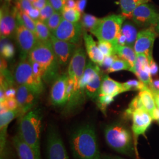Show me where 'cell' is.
<instances>
[{
  "label": "cell",
  "instance_id": "obj_15",
  "mask_svg": "<svg viewBox=\"0 0 159 159\" xmlns=\"http://www.w3.org/2000/svg\"><path fill=\"white\" fill-rule=\"evenodd\" d=\"M131 130L134 138L135 147L137 149V142L140 135H144L146 131L151 125L152 117L145 109H138L132 114Z\"/></svg>",
  "mask_w": 159,
  "mask_h": 159
},
{
  "label": "cell",
  "instance_id": "obj_10",
  "mask_svg": "<svg viewBox=\"0 0 159 159\" xmlns=\"http://www.w3.org/2000/svg\"><path fill=\"white\" fill-rule=\"evenodd\" d=\"M83 32L81 23H71L63 18L59 26L51 34L59 40L75 44L79 42Z\"/></svg>",
  "mask_w": 159,
  "mask_h": 159
},
{
  "label": "cell",
  "instance_id": "obj_47",
  "mask_svg": "<svg viewBox=\"0 0 159 159\" xmlns=\"http://www.w3.org/2000/svg\"><path fill=\"white\" fill-rule=\"evenodd\" d=\"M87 0H77L76 1V9L81 13L83 12L85 10Z\"/></svg>",
  "mask_w": 159,
  "mask_h": 159
},
{
  "label": "cell",
  "instance_id": "obj_49",
  "mask_svg": "<svg viewBox=\"0 0 159 159\" xmlns=\"http://www.w3.org/2000/svg\"><path fill=\"white\" fill-rule=\"evenodd\" d=\"M150 70L152 75H156L159 71V67L154 60L150 62Z\"/></svg>",
  "mask_w": 159,
  "mask_h": 159
},
{
  "label": "cell",
  "instance_id": "obj_25",
  "mask_svg": "<svg viewBox=\"0 0 159 159\" xmlns=\"http://www.w3.org/2000/svg\"><path fill=\"white\" fill-rule=\"evenodd\" d=\"M114 50L115 54L120 58L125 60L130 64L133 71L137 60V54L134 48L129 46L116 45L114 46Z\"/></svg>",
  "mask_w": 159,
  "mask_h": 159
},
{
  "label": "cell",
  "instance_id": "obj_50",
  "mask_svg": "<svg viewBox=\"0 0 159 159\" xmlns=\"http://www.w3.org/2000/svg\"><path fill=\"white\" fill-rule=\"evenodd\" d=\"M48 2V0H36L33 3V5L34 6V8H36L40 10L46 6Z\"/></svg>",
  "mask_w": 159,
  "mask_h": 159
},
{
  "label": "cell",
  "instance_id": "obj_43",
  "mask_svg": "<svg viewBox=\"0 0 159 159\" xmlns=\"http://www.w3.org/2000/svg\"><path fill=\"white\" fill-rule=\"evenodd\" d=\"M1 106L4 107L7 110H15L18 108V102L16 98H7L1 102Z\"/></svg>",
  "mask_w": 159,
  "mask_h": 159
},
{
  "label": "cell",
  "instance_id": "obj_54",
  "mask_svg": "<svg viewBox=\"0 0 159 159\" xmlns=\"http://www.w3.org/2000/svg\"><path fill=\"white\" fill-rule=\"evenodd\" d=\"M151 89H154V90L159 91V80H153V83H152V87Z\"/></svg>",
  "mask_w": 159,
  "mask_h": 159
},
{
  "label": "cell",
  "instance_id": "obj_12",
  "mask_svg": "<svg viewBox=\"0 0 159 159\" xmlns=\"http://www.w3.org/2000/svg\"><path fill=\"white\" fill-rule=\"evenodd\" d=\"M40 95L26 85H19L17 87L16 98L18 102L20 118L33 109Z\"/></svg>",
  "mask_w": 159,
  "mask_h": 159
},
{
  "label": "cell",
  "instance_id": "obj_40",
  "mask_svg": "<svg viewBox=\"0 0 159 159\" xmlns=\"http://www.w3.org/2000/svg\"><path fill=\"white\" fill-rule=\"evenodd\" d=\"M114 97L110 96H98L97 98L96 103L98 108L104 114H106L108 106L114 101Z\"/></svg>",
  "mask_w": 159,
  "mask_h": 159
},
{
  "label": "cell",
  "instance_id": "obj_16",
  "mask_svg": "<svg viewBox=\"0 0 159 159\" xmlns=\"http://www.w3.org/2000/svg\"><path fill=\"white\" fill-rule=\"evenodd\" d=\"M50 40L60 66L62 67L67 66L77 49L75 44L59 40L52 34Z\"/></svg>",
  "mask_w": 159,
  "mask_h": 159
},
{
  "label": "cell",
  "instance_id": "obj_1",
  "mask_svg": "<svg viewBox=\"0 0 159 159\" xmlns=\"http://www.w3.org/2000/svg\"><path fill=\"white\" fill-rule=\"evenodd\" d=\"M71 152L75 159H102L94 125L86 123L75 127L69 138Z\"/></svg>",
  "mask_w": 159,
  "mask_h": 159
},
{
  "label": "cell",
  "instance_id": "obj_52",
  "mask_svg": "<svg viewBox=\"0 0 159 159\" xmlns=\"http://www.w3.org/2000/svg\"><path fill=\"white\" fill-rule=\"evenodd\" d=\"M76 1L75 0H66V7L72 9H76Z\"/></svg>",
  "mask_w": 159,
  "mask_h": 159
},
{
  "label": "cell",
  "instance_id": "obj_28",
  "mask_svg": "<svg viewBox=\"0 0 159 159\" xmlns=\"http://www.w3.org/2000/svg\"><path fill=\"white\" fill-rule=\"evenodd\" d=\"M138 96L141 100L144 108L151 114L154 109L157 107L152 91L149 89L143 90L139 91Z\"/></svg>",
  "mask_w": 159,
  "mask_h": 159
},
{
  "label": "cell",
  "instance_id": "obj_23",
  "mask_svg": "<svg viewBox=\"0 0 159 159\" xmlns=\"http://www.w3.org/2000/svg\"><path fill=\"white\" fill-rule=\"evenodd\" d=\"M102 79V71L100 70L97 73L94 78L85 86L84 93L86 96L96 101L99 95Z\"/></svg>",
  "mask_w": 159,
  "mask_h": 159
},
{
  "label": "cell",
  "instance_id": "obj_19",
  "mask_svg": "<svg viewBox=\"0 0 159 159\" xmlns=\"http://www.w3.org/2000/svg\"><path fill=\"white\" fill-rule=\"evenodd\" d=\"M137 34L136 27L132 23L124 22L115 46H127L133 48Z\"/></svg>",
  "mask_w": 159,
  "mask_h": 159
},
{
  "label": "cell",
  "instance_id": "obj_9",
  "mask_svg": "<svg viewBox=\"0 0 159 159\" xmlns=\"http://www.w3.org/2000/svg\"><path fill=\"white\" fill-rule=\"evenodd\" d=\"M157 35L155 27H150L139 32L133 47L136 54H143L148 58L150 62L153 60L154 43Z\"/></svg>",
  "mask_w": 159,
  "mask_h": 159
},
{
  "label": "cell",
  "instance_id": "obj_7",
  "mask_svg": "<svg viewBox=\"0 0 159 159\" xmlns=\"http://www.w3.org/2000/svg\"><path fill=\"white\" fill-rule=\"evenodd\" d=\"M14 79L17 84L26 85L40 94L43 91L44 84L40 83L35 77L28 58L21 59L15 70Z\"/></svg>",
  "mask_w": 159,
  "mask_h": 159
},
{
  "label": "cell",
  "instance_id": "obj_51",
  "mask_svg": "<svg viewBox=\"0 0 159 159\" xmlns=\"http://www.w3.org/2000/svg\"><path fill=\"white\" fill-rule=\"evenodd\" d=\"M150 90L152 91L153 94L156 106L159 108V91L154 90V89H151Z\"/></svg>",
  "mask_w": 159,
  "mask_h": 159
},
{
  "label": "cell",
  "instance_id": "obj_13",
  "mask_svg": "<svg viewBox=\"0 0 159 159\" xmlns=\"http://www.w3.org/2000/svg\"><path fill=\"white\" fill-rule=\"evenodd\" d=\"M15 35L21 51V59L27 58L30 52L33 50L39 40L31 31L18 23Z\"/></svg>",
  "mask_w": 159,
  "mask_h": 159
},
{
  "label": "cell",
  "instance_id": "obj_24",
  "mask_svg": "<svg viewBox=\"0 0 159 159\" xmlns=\"http://www.w3.org/2000/svg\"><path fill=\"white\" fill-rule=\"evenodd\" d=\"M132 72L139 80L147 85L149 89L152 88L153 80L150 70V64H142L136 60Z\"/></svg>",
  "mask_w": 159,
  "mask_h": 159
},
{
  "label": "cell",
  "instance_id": "obj_45",
  "mask_svg": "<svg viewBox=\"0 0 159 159\" xmlns=\"http://www.w3.org/2000/svg\"><path fill=\"white\" fill-rule=\"evenodd\" d=\"M118 56L116 54H114L113 56H110L104 57V59L103 60V62H102L101 66L104 68H106V70H107V69L111 67V66L113 63L114 60L116 59V58Z\"/></svg>",
  "mask_w": 159,
  "mask_h": 159
},
{
  "label": "cell",
  "instance_id": "obj_11",
  "mask_svg": "<svg viewBox=\"0 0 159 159\" xmlns=\"http://www.w3.org/2000/svg\"><path fill=\"white\" fill-rule=\"evenodd\" d=\"M16 7L10 8L8 5H4L0 11V34L1 39H8L16 34L17 28Z\"/></svg>",
  "mask_w": 159,
  "mask_h": 159
},
{
  "label": "cell",
  "instance_id": "obj_42",
  "mask_svg": "<svg viewBox=\"0 0 159 159\" xmlns=\"http://www.w3.org/2000/svg\"><path fill=\"white\" fill-rule=\"evenodd\" d=\"M16 7L18 10H22L27 14L34 8V6L30 0H17Z\"/></svg>",
  "mask_w": 159,
  "mask_h": 159
},
{
  "label": "cell",
  "instance_id": "obj_17",
  "mask_svg": "<svg viewBox=\"0 0 159 159\" xmlns=\"http://www.w3.org/2000/svg\"><path fill=\"white\" fill-rule=\"evenodd\" d=\"M68 79V75L62 74L54 81L50 91V101L52 105L62 106L67 104L66 90Z\"/></svg>",
  "mask_w": 159,
  "mask_h": 159
},
{
  "label": "cell",
  "instance_id": "obj_30",
  "mask_svg": "<svg viewBox=\"0 0 159 159\" xmlns=\"http://www.w3.org/2000/svg\"><path fill=\"white\" fill-rule=\"evenodd\" d=\"M17 20V23L24 25L26 28H27L36 35V29H35V21H34L31 17H30L27 13H25V12L23 11L22 10H18Z\"/></svg>",
  "mask_w": 159,
  "mask_h": 159
},
{
  "label": "cell",
  "instance_id": "obj_48",
  "mask_svg": "<svg viewBox=\"0 0 159 159\" xmlns=\"http://www.w3.org/2000/svg\"><path fill=\"white\" fill-rule=\"evenodd\" d=\"M40 10L36 8H34L28 14L30 17H31L34 21L39 20L40 18Z\"/></svg>",
  "mask_w": 159,
  "mask_h": 159
},
{
  "label": "cell",
  "instance_id": "obj_36",
  "mask_svg": "<svg viewBox=\"0 0 159 159\" xmlns=\"http://www.w3.org/2000/svg\"><path fill=\"white\" fill-rule=\"evenodd\" d=\"M62 19L63 17L61 13L59 12L55 11L50 18L46 21L45 23L51 33L57 29V27L59 26V25L61 22Z\"/></svg>",
  "mask_w": 159,
  "mask_h": 159
},
{
  "label": "cell",
  "instance_id": "obj_5",
  "mask_svg": "<svg viewBox=\"0 0 159 159\" xmlns=\"http://www.w3.org/2000/svg\"><path fill=\"white\" fill-rule=\"evenodd\" d=\"M86 53L83 48H77L68 64V77L73 80L74 91L71 99L67 102V110L70 111L83 102L84 97L80 89V83L86 66Z\"/></svg>",
  "mask_w": 159,
  "mask_h": 159
},
{
  "label": "cell",
  "instance_id": "obj_21",
  "mask_svg": "<svg viewBox=\"0 0 159 159\" xmlns=\"http://www.w3.org/2000/svg\"><path fill=\"white\" fill-rule=\"evenodd\" d=\"M125 93L123 84L111 79L107 75L102 77V82L98 96L115 97Z\"/></svg>",
  "mask_w": 159,
  "mask_h": 159
},
{
  "label": "cell",
  "instance_id": "obj_57",
  "mask_svg": "<svg viewBox=\"0 0 159 159\" xmlns=\"http://www.w3.org/2000/svg\"><path fill=\"white\" fill-rule=\"evenodd\" d=\"M6 1H11V0H6Z\"/></svg>",
  "mask_w": 159,
  "mask_h": 159
},
{
  "label": "cell",
  "instance_id": "obj_22",
  "mask_svg": "<svg viewBox=\"0 0 159 159\" xmlns=\"http://www.w3.org/2000/svg\"><path fill=\"white\" fill-rule=\"evenodd\" d=\"M12 143L19 159H38L31 148L18 134L12 137Z\"/></svg>",
  "mask_w": 159,
  "mask_h": 159
},
{
  "label": "cell",
  "instance_id": "obj_38",
  "mask_svg": "<svg viewBox=\"0 0 159 159\" xmlns=\"http://www.w3.org/2000/svg\"><path fill=\"white\" fill-rule=\"evenodd\" d=\"M97 45L100 50L102 52L104 57L110 56L116 54L113 44L108 41L98 40Z\"/></svg>",
  "mask_w": 159,
  "mask_h": 159
},
{
  "label": "cell",
  "instance_id": "obj_35",
  "mask_svg": "<svg viewBox=\"0 0 159 159\" xmlns=\"http://www.w3.org/2000/svg\"><path fill=\"white\" fill-rule=\"evenodd\" d=\"M100 18L89 14H84L81 18V25L83 28L91 32V31L96 27L97 23L99 21Z\"/></svg>",
  "mask_w": 159,
  "mask_h": 159
},
{
  "label": "cell",
  "instance_id": "obj_14",
  "mask_svg": "<svg viewBox=\"0 0 159 159\" xmlns=\"http://www.w3.org/2000/svg\"><path fill=\"white\" fill-rule=\"evenodd\" d=\"M133 21L142 27H156L159 20V14L153 7L148 3L138 6L133 12Z\"/></svg>",
  "mask_w": 159,
  "mask_h": 159
},
{
  "label": "cell",
  "instance_id": "obj_34",
  "mask_svg": "<svg viewBox=\"0 0 159 159\" xmlns=\"http://www.w3.org/2000/svg\"><path fill=\"white\" fill-rule=\"evenodd\" d=\"M61 15L64 19L71 23H77L81 18V12L77 9L70 8L67 7H64Z\"/></svg>",
  "mask_w": 159,
  "mask_h": 159
},
{
  "label": "cell",
  "instance_id": "obj_39",
  "mask_svg": "<svg viewBox=\"0 0 159 159\" xmlns=\"http://www.w3.org/2000/svg\"><path fill=\"white\" fill-rule=\"evenodd\" d=\"M29 61L31 65L33 71L34 73V76L36 78L37 80L42 84H43L44 78L45 77V71L43 68L40 66V64L34 61H33L30 59H29Z\"/></svg>",
  "mask_w": 159,
  "mask_h": 159
},
{
  "label": "cell",
  "instance_id": "obj_33",
  "mask_svg": "<svg viewBox=\"0 0 159 159\" xmlns=\"http://www.w3.org/2000/svg\"><path fill=\"white\" fill-rule=\"evenodd\" d=\"M121 70H129L132 71V67L128 62L117 57L111 67L107 69L106 71L107 73H111Z\"/></svg>",
  "mask_w": 159,
  "mask_h": 159
},
{
  "label": "cell",
  "instance_id": "obj_3",
  "mask_svg": "<svg viewBox=\"0 0 159 159\" xmlns=\"http://www.w3.org/2000/svg\"><path fill=\"white\" fill-rule=\"evenodd\" d=\"M104 137L108 146L119 153L133 158H138L133 135L129 129L120 123L107 125L104 129Z\"/></svg>",
  "mask_w": 159,
  "mask_h": 159
},
{
  "label": "cell",
  "instance_id": "obj_2",
  "mask_svg": "<svg viewBox=\"0 0 159 159\" xmlns=\"http://www.w3.org/2000/svg\"><path fill=\"white\" fill-rule=\"evenodd\" d=\"M43 118L41 108H33L20 118L18 125V134L33 150L38 159H41L40 135Z\"/></svg>",
  "mask_w": 159,
  "mask_h": 159
},
{
  "label": "cell",
  "instance_id": "obj_26",
  "mask_svg": "<svg viewBox=\"0 0 159 159\" xmlns=\"http://www.w3.org/2000/svg\"><path fill=\"white\" fill-rule=\"evenodd\" d=\"M98 65L93 63L92 61H89L87 63L85 70L80 83V89L83 94H85L84 89L86 85L94 78L97 72L100 71Z\"/></svg>",
  "mask_w": 159,
  "mask_h": 159
},
{
  "label": "cell",
  "instance_id": "obj_46",
  "mask_svg": "<svg viewBox=\"0 0 159 159\" xmlns=\"http://www.w3.org/2000/svg\"><path fill=\"white\" fill-rule=\"evenodd\" d=\"M17 93V89H16L13 87H11L7 89L5 91L6 94V99L11 98H16Z\"/></svg>",
  "mask_w": 159,
  "mask_h": 159
},
{
  "label": "cell",
  "instance_id": "obj_6",
  "mask_svg": "<svg viewBox=\"0 0 159 159\" xmlns=\"http://www.w3.org/2000/svg\"><path fill=\"white\" fill-rule=\"evenodd\" d=\"M125 19L122 14H112L100 18L96 27L90 33L98 40L110 42L114 46Z\"/></svg>",
  "mask_w": 159,
  "mask_h": 159
},
{
  "label": "cell",
  "instance_id": "obj_18",
  "mask_svg": "<svg viewBox=\"0 0 159 159\" xmlns=\"http://www.w3.org/2000/svg\"><path fill=\"white\" fill-rule=\"evenodd\" d=\"M20 113L17 108L15 110H8L1 113L0 116V153L1 159H4L6 153L7 129L13 120L19 117Z\"/></svg>",
  "mask_w": 159,
  "mask_h": 159
},
{
  "label": "cell",
  "instance_id": "obj_44",
  "mask_svg": "<svg viewBox=\"0 0 159 159\" xmlns=\"http://www.w3.org/2000/svg\"><path fill=\"white\" fill-rule=\"evenodd\" d=\"M56 11L61 12L66 6V0H48Z\"/></svg>",
  "mask_w": 159,
  "mask_h": 159
},
{
  "label": "cell",
  "instance_id": "obj_29",
  "mask_svg": "<svg viewBox=\"0 0 159 159\" xmlns=\"http://www.w3.org/2000/svg\"><path fill=\"white\" fill-rule=\"evenodd\" d=\"M36 35L40 41L46 42L50 40L51 33L46 24L40 20L35 21Z\"/></svg>",
  "mask_w": 159,
  "mask_h": 159
},
{
  "label": "cell",
  "instance_id": "obj_37",
  "mask_svg": "<svg viewBox=\"0 0 159 159\" xmlns=\"http://www.w3.org/2000/svg\"><path fill=\"white\" fill-rule=\"evenodd\" d=\"M138 109H145L143 106L142 103L141 102V100L139 98V96L137 95L135 97L131 102L129 107L125 110V116L127 119H130L131 117L132 114L134 111Z\"/></svg>",
  "mask_w": 159,
  "mask_h": 159
},
{
  "label": "cell",
  "instance_id": "obj_27",
  "mask_svg": "<svg viewBox=\"0 0 159 159\" xmlns=\"http://www.w3.org/2000/svg\"><path fill=\"white\" fill-rule=\"evenodd\" d=\"M150 0H120L122 15L125 18L131 19L133 12L141 4L148 3Z\"/></svg>",
  "mask_w": 159,
  "mask_h": 159
},
{
  "label": "cell",
  "instance_id": "obj_53",
  "mask_svg": "<svg viewBox=\"0 0 159 159\" xmlns=\"http://www.w3.org/2000/svg\"><path fill=\"white\" fill-rule=\"evenodd\" d=\"M102 159H125L117 156L109 155V154H102Z\"/></svg>",
  "mask_w": 159,
  "mask_h": 159
},
{
  "label": "cell",
  "instance_id": "obj_20",
  "mask_svg": "<svg viewBox=\"0 0 159 159\" xmlns=\"http://www.w3.org/2000/svg\"><path fill=\"white\" fill-rule=\"evenodd\" d=\"M83 36L88 56L93 63L101 66L104 59V56L100 50L97 43L94 40L91 35L85 31H83Z\"/></svg>",
  "mask_w": 159,
  "mask_h": 159
},
{
  "label": "cell",
  "instance_id": "obj_56",
  "mask_svg": "<svg viewBox=\"0 0 159 159\" xmlns=\"http://www.w3.org/2000/svg\"><path fill=\"white\" fill-rule=\"evenodd\" d=\"M30 1L32 2V4H33V3L34 2H35L36 0H30Z\"/></svg>",
  "mask_w": 159,
  "mask_h": 159
},
{
  "label": "cell",
  "instance_id": "obj_8",
  "mask_svg": "<svg viewBox=\"0 0 159 159\" xmlns=\"http://www.w3.org/2000/svg\"><path fill=\"white\" fill-rule=\"evenodd\" d=\"M46 152L48 159H70L61 137L55 125L48 127Z\"/></svg>",
  "mask_w": 159,
  "mask_h": 159
},
{
  "label": "cell",
  "instance_id": "obj_55",
  "mask_svg": "<svg viewBox=\"0 0 159 159\" xmlns=\"http://www.w3.org/2000/svg\"><path fill=\"white\" fill-rule=\"evenodd\" d=\"M155 29H156V32L157 33V34L159 35V20L156 26L155 27Z\"/></svg>",
  "mask_w": 159,
  "mask_h": 159
},
{
  "label": "cell",
  "instance_id": "obj_31",
  "mask_svg": "<svg viewBox=\"0 0 159 159\" xmlns=\"http://www.w3.org/2000/svg\"><path fill=\"white\" fill-rule=\"evenodd\" d=\"M1 54L5 59H11L15 55L13 44L7 39H1Z\"/></svg>",
  "mask_w": 159,
  "mask_h": 159
},
{
  "label": "cell",
  "instance_id": "obj_4",
  "mask_svg": "<svg viewBox=\"0 0 159 159\" xmlns=\"http://www.w3.org/2000/svg\"><path fill=\"white\" fill-rule=\"evenodd\" d=\"M28 58L39 63L44 70V81L51 83L58 77L60 64L51 40L46 42L39 41L30 52Z\"/></svg>",
  "mask_w": 159,
  "mask_h": 159
},
{
  "label": "cell",
  "instance_id": "obj_32",
  "mask_svg": "<svg viewBox=\"0 0 159 159\" xmlns=\"http://www.w3.org/2000/svg\"><path fill=\"white\" fill-rule=\"evenodd\" d=\"M124 92L129 91H142L148 89L147 85L140 80H130L122 83Z\"/></svg>",
  "mask_w": 159,
  "mask_h": 159
},
{
  "label": "cell",
  "instance_id": "obj_41",
  "mask_svg": "<svg viewBox=\"0 0 159 159\" xmlns=\"http://www.w3.org/2000/svg\"><path fill=\"white\" fill-rule=\"evenodd\" d=\"M40 11L39 20L44 23H46L56 11L53 8V7L51 6L50 3L48 2L46 6H44L41 10H40Z\"/></svg>",
  "mask_w": 159,
  "mask_h": 159
}]
</instances>
